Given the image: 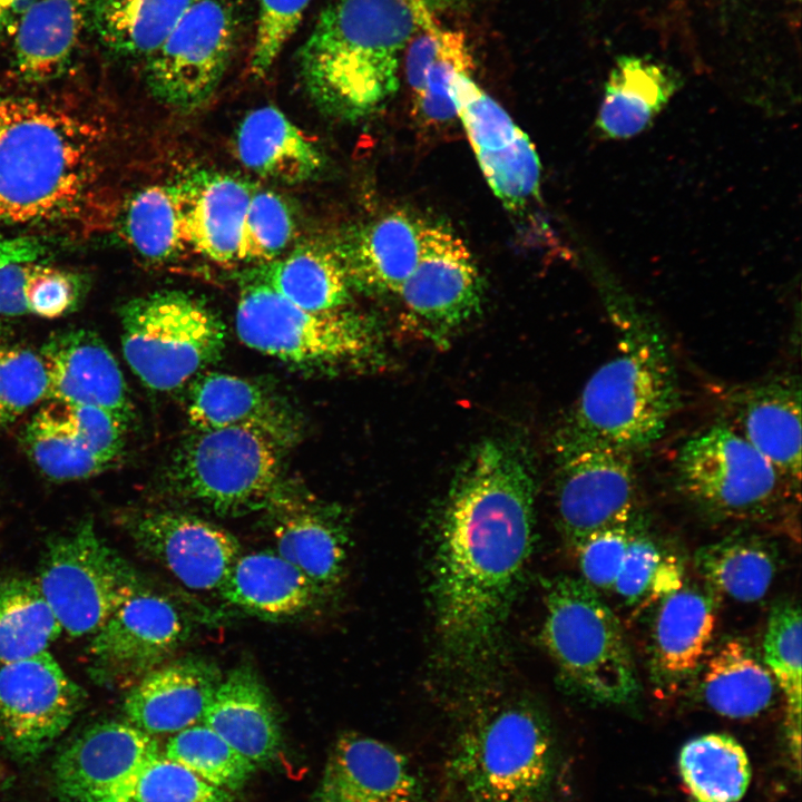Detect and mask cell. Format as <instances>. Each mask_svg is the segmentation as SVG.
Segmentation results:
<instances>
[{"instance_id":"6da1fadb","label":"cell","mask_w":802,"mask_h":802,"mask_svg":"<svg viewBox=\"0 0 802 802\" xmlns=\"http://www.w3.org/2000/svg\"><path fill=\"white\" fill-rule=\"evenodd\" d=\"M535 482L516 442L478 444L458 472L441 516L433 559L437 628L460 666L492 654L534 541Z\"/></svg>"},{"instance_id":"7a4b0ae2","label":"cell","mask_w":802,"mask_h":802,"mask_svg":"<svg viewBox=\"0 0 802 802\" xmlns=\"http://www.w3.org/2000/svg\"><path fill=\"white\" fill-rule=\"evenodd\" d=\"M100 130L55 104L0 96V228L71 221L98 190Z\"/></svg>"},{"instance_id":"3957f363","label":"cell","mask_w":802,"mask_h":802,"mask_svg":"<svg viewBox=\"0 0 802 802\" xmlns=\"http://www.w3.org/2000/svg\"><path fill=\"white\" fill-rule=\"evenodd\" d=\"M419 26L409 0L332 1L297 53L307 94L332 116L374 113L397 91L401 57Z\"/></svg>"},{"instance_id":"277c9868","label":"cell","mask_w":802,"mask_h":802,"mask_svg":"<svg viewBox=\"0 0 802 802\" xmlns=\"http://www.w3.org/2000/svg\"><path fill=\"white\" fill-rule=\"evenodd\" d=\"M677 402L676 373L658 332L622 321L615 354L588 379L554 437L556 458L591 444L635 453L661 439Z\"/></svg>"},{"instance_id":"5b68a950","label":"cell","mask_w":802,"mask_h":802,"mask_svg":"<svg viewBox=\"0 0 802 802\" xmlns=\"http://www.w3.org/2000/svg\"><path fill=\"white\" fill-rule=\"evenodd\" d=\"M448 771L463 802H546L557 773L549 722L524 702L487 708L458 736Z\"/></svg>"},{"instance_id":"8992f818","label":"cell","mask_w":802,"mask_h":802,"mask_svg":"<svg viewBox=\"0 0 802 802\" xmlns=\"http://www.w3.org/2000/svg\"><path fill=\"white\" fill-rule=\"evenodd\" d=\"M542 643L563 679L597 704L624 705L639 695L636 667L620 623L581 578L546 586Z\"/></svg>"},{"instance_id":"52a82bcc","label":"cell","mask_w":802,"mask_h":802,"mask_svg":"<svg viewBox=\"0 0 802 802\" xmlns=\"http://www.w3.org/2000/svg\"><path fill=\"white\" fill-rule=\"evenodd\" d=\"M281 451L245 428L195 430L172 454L166 482L176 497L219 516L272 509L288 497Z\"/></svg>"},{"instance_id":"ba28073f","label":"cell","mask_w":802,"mask_h":802,"mask_svg":"<svg viewBox=\"0 0 802 802\" xmlns=\"http://www.w3.org/2000/svg\"><path fill=\"white\" fill-rule=\"evenodd\" d=\"M124 356L149 389L169 392L218 361L226 327L203 301L177 290L135 297L119 312Z\"/></svg>"},{"instance_id":"9c48e42d","label":"cell","mask_w":802,"mask_h":802,"mask_svg":"<svg viewBox=\"0 0 802 802\" xmlns=\"http://www.w3.org/2000/svg\"><path fill=\"white\" fill-rule=\"evenodd\" d=\"M675 472L683 495L721 520L766 521L800 499V491L727 423L688 438L677 452Z\"/></svg>"},{"instance_id":"30bf717a","label":"cell","mask_w":802,"mask_h":802,"mask_svg":"<svg viewBox=\"0 0 802 802\" xmlns=\"http://www.w3.org/2000/svg\"><path fill=\"white\" fill-rule=\"evenodd\" d=\"M36 581L61 629L72 637L92 635L143 589L134 567L88 517L48 539Z\"/></svg>"},{"instance_id":"8fae6325","label":"cell","mask_w":802,"mask_h":802,"mask_svg":"<svg viewBox=\"0 0 802 802\" xmlns=\"http://www.w3.org/2000/svg\"><path fill=\"white\" fill-rule=\"evenodd\" d=\"M235 327L247 346L310 369L365 356L374 343L373 329L362 315L343 309L307 311L256 282L241 294Z\"/></svg>"},{"instance_id":"7c38bea8","label":"cell","mask_w":802,"mask_h":802,"mask_svg":"<svg viewBox=\"0 0 802 802\" xmlns=\"http://www.w3.org/2000/svg\"><path fill=\"white\" fill-rule=\"evenodd\" d=\"M237 17L227 0H195L146 58L145 76L155 98L189 111L217 90L237 39Z\"/></svg>"},{"instance_id":"4fadbf2b","label":"cell","mask_w":802,"mask_h":802,"mask_svg":"<svg viewBox=\"0 0 802 802\" xmlns=\"http://www.w3.org/2000/svg\"><path fill=\"white\" fill-rule=\"evenodd\" d=\"M86 692L46 652L0 665V740L18 760L33 761L69 727Z\"/></svg>"},{"instance_id":"5bb4252c","label":"cell","mask_w":802,"mask_h":802,"mask_svg":"<svg viewBox=\"0 0 802 802\" xmlns=\"http://www.w3.org/2000/svg\"><path fill=\"white\" fill-rule=\"evenodd\" d=\"M190 624L168 597L140 589L92 635L88 672L102 686H133L187 640Z\"/></svg>"},{"instance_id":"9a60e30c","label":"cell","mask_w":802,"mask_h":802,"mask_svg":"<svg viewBox=\"0 0 802 802\" xmlns=\"http://www.w3.org/2000/svg\"><path fill=\"white\" fill-rule=\"evenodd\" d=\"M633 454L591 444L558 457V526L576 549L590 535L636 519L638 490Z\"/></svg>"},{"instance_id":"2e32d148","label":"cell","mask_w":802,"mask_h":802,"mask_svg":"<svg viewBox=\"0 0 802 802\" xmlns=\"http://www.w3.org/2000/svg\"><path fill=\"white\" fill-rule=\"evenodd\" d=\"M160 754L155 737L129 722L96 723L58 753L53 783L70 802H134L143 775Z\"/></svg>"},{"instance_id":"e0dca14e","label":"cell","mask_w":802,"mask_h":802,"mask_svg":"<svg viewBox=\"0 0 802 802\" xmlns=\"http://www.w3.org/2000/svg\"><path fill=\"white\" fill-rule=\"evenodd\" d=\"M135 547L193 590H217L242 555L238 539L196 515L149 509L121 517Z\"/></svg>"},{"instance_id":"ac0fdd59","label":"cell","mask_w":802,"mask_h":802,"mask_svg":"<svg viewBox=\"0 0 802 802\" xmlns=\"http://www.w3.org/2000/svg\"><path fill=\"white\" fill-rule=\"evenodd\" d=\"M398 294L422 320L451 327L478 311L481 281L466 244L446 227L426 224L418 262Z\"/></svg>"},{"instance_id":"d6986e66","label":"cell","mask_w":802,"mask_h":802,"mask_svg":"<svg viewBox=\"0 0 802 802\" xmlns=\"http://www.w3.org/2000/svg\"><path fill=\"white\" fill-rule=\"evenodd\" d=\"M409 760L376 739L344 732L333 743L312 802H421Z\"/></svg>"},{"instance_id":"ffe728a7","label":"cell","mask_w":802,"mask_h":802,"mask_svg":"<svg viewBox=\"0 0 802 802\" xmlns=\"http://www.w3.org/2000/svg\"><path fill=\"white\" fill-rule=\"evenodd\" d=\"M40 356L48 375L47 399L110 411L129 426L134 407L118 362L105 342L90 330L52 334Z\"/></svg>"},{"instance_id":"44dd1931","label":"cell","mask_w":802,"mask_h":802,"mask_svg":"<svg viewBox=\"0 0 802 802\" xmlns=\"http://www.w3.org/2000/svg\"><path fill=\"white\" fill-rule=\"evenodd\" d=\"M186 413L194 430L245 428L282 450L300 434L299 419L287 402L257 382L227 373L195 376L187 390Z\"/></svg>"},{"instance_id":"7402d4cb","label":"cell","mask_w":802,"mask_h":802,"mask_svg":"<svg viewBox=\"0 0 802 802\" xmlns=\"http://www.w3.org/2000/svg\"><path fill=\"white\" fill-rule=\"evenodd\" d=\"M222 678L218 666L203 657L166 662L130 686L124 712L153 736L173 735L202 721Z\"/></svg>"},{"instance_id":"603a6c76","label":"cell","mask_w":802,"mask_h":802,"mask_svg":"<svg viewBox=\"0 0 802 802\" xmlns=\"http://www.w3.org/2000/svg\"><path fill=\"white\" fill-rule=\"evenodd\" d=\"M175 188L186 245L216 264L243 262L251 185L228 174L200 172Z\"/></svg>"},{"instance_id":"cb8c5ba5","label":"cell","mask_w":802,"mask_h":802,"mask_svg":"<svg viewBox=\"0 0 802 802\" xmlns=\"http://www.w3.org/2000/svg\"><path fill=\"white\" fill-rule=\"evenodd\" d=\"M276 552L304 574L322 596L342 584L351 536L338 509L307 506L290 496L272 508Z\"/></svg>"},{"instance_id":"d4e9b609","label":"cell","mask_w":802,"mask_h":802,"mask_svg":"<svg viewBox=\"0 0 802 802\" xmlns=\"http://www.w3.org/2000/svg\"><path fill=\"white\" fill-rule=\"evenodd\" d=\"M421 221L392 212L349 232L333 248L348 281L372 293H397L419 258Z\"/></svg>"},{"instance_id":"484cf974","label":"cell","mask_w":802,"mask_h":802,"mask_svg":"<svg viewBox=\"0 0 802 802\" xmlns=\"http://www.w3.org/2000/svg\"><path fill=\"white\" fill-rule=\"evenodd\" d=\"M200 722L256 766L270 764L282 750L275 705L250 666L233 668L223 676Z\"/></svg>"},{"instance_id":"4316f807","label":"cell","mask_w":802,"mask_h":802,"mask_svg":"<svg viewBox=\"0 0 802 802\" xmlns=\"http://www.w3.org/2000/svg\"><path fill=\"white\" fill-rule=\"evenodd\" d=\"M739 428L798 491L801 488V385L781 376L741 391L734 399Z\"/></svg>"},{"instance_id":"83f0119b","label":"cell","mask_w":802,"mask_h":802,"mask_svg":"<svg viewBox=\"0 0 802 802\" xmlns=\"http://www.w3.org/2000/svg\"><path fill=\"white\" fill-rule=\"evenodd\" d=\"M716 615L712 595L698 586L683 585L662 599L652 634V665L659 681L677 684L700 667Z\"/></svg>"},{"instance_id":"f1b7e54d","label":"cell","mask_w":802,"mask_h":802,"mask_svg":"<svg viewBox=\"0 0 802 802\" xmlns=\"http://www.w3.org/2000/svg\"><path fill=\"white\" fill-rule=\"evenodd\" d=\"M217 591L232 606L268 620L301 615L323 597L304 574L272 550L241 555Z\"/></svg>"},{"instance_id":"f546056e","label":"cell","mask_w":802,"mask_h":802,"mask_svg":"<svg viewBox=\"0 0 802 802\" xmlns=\"http://www.w3.org/2000/svg\"><path fill=\"white\" fill-rule=\"evenodd\" d=\"M96 0H35L13 32V66L29 81L59 76L89 28Z\"/></svg>"},{"instance_id":"4dcf8cb0","label":"cell","mask_w":802,"mask_h":802,"mask_svg":"<svg viewBox=\"0 0 802 802\" xmlns=\"http://www.w3.org/2000/svg\"><path fill=\"white\" fill-rule=\"evenodd\" d=\"M235 150L247 169L283 184L306 182L324 164L316 144L274 106L253 109L243 118Z\"/></svg>"},{"instance_id":"1f68e13d","label":"cell","mask_w":802,"mask_h":802,"mask_svg":"<svg viewBox=\"0 0 802 802\" xmlns=\"http://www.w3.org/2000/svg\"><path fill=\"white\" fill-rule=\"evenodd\" d=\"M677 88V76L665 66L636 56L618 58L597 114L598 134L607 139H627L643 133Z\"/></svg>"},{"instance_id":"d6a6232c","label":"cell","mask_w":802,"mask_h":802,"mask_svg":"<svg viewBox=\"0 0 802 802\" xmlns=\"http://www.w3.org/2000/svg\"><path fill=\"white\" fill-rule=\"evenodd\" d=\"M777 691L762 656L743 639L723 643L706 662L703 700L722 716L755 717L772 705Z\"/></svg>"},{"instance_id":"836d02e7","label":"cell","mask_w":802,"mask_h":802,"mask_svg":"<svg viewBox=\"0 0 802 802\" xmlns=\"http://www.w3.org/2000/svg\"><path fill=\"white\" fill-rule=\"evenodd\" d=\"M194 1L96 0L89 28L110 53L146 59L160 46Z\"/></svg>"},{"instance_id":"e575fe53","label":"cell","mask_w":802,"mask_h":802,"mask_svg":"<svg viewBox=\"0 0 802 802\" xmlns=\"http://www.w3.org/2000/svg\"><path fill=\"white\" fill-rule=\"evenodd\" d=\"M255 282L290 303L314 312L343 309L350 283L334 250L305 245L283 258L264 263Z\"/></svg>"},{"instance_id":"d590c367","label":"cell","mask_w":802,"mask_h":802,"mask_svg":"<svg viewBox=\"0 0 802 802\" xmlns=\"http://www.w3.org/2000/svg\"><path fill=\"white\" fill-rule=\"evenodd\" d=\"M694 564L710 587L742 603L761 599L779 569L774 547L755 536H733L705 545L695 552Z\"/></svg>"},{"instance_id":"8d00e7d4","label":"cell","mask_w":802,"mask_h":802,"mask_svg":"<svg viewBox=\"0 0 802 802\" xmlns=\"http://www.w3.org/2000/svg\"><path fill=\"white\" fill-rule=\"evenodd\" d=\"M678 770L693 802H739L752 777L744 747L723 733L686 742L678 755Z\"/></svg>"},{"instance_id":"74e56055","label":"cell","mask_w":802,"mask_h":802,"mask_svg":"<svg viewBox=\"0 0 802 802\" xmlns=\"http://www.w3.org/2000/svg\"><path fill=\"white\" fill-rule=\"evenodd\" d=\"M23 444L36 467L56 481L82 480L110 468L79 434L61 402L51 401L31 418Z\"/></svg>"},{"instance_id":"f35d334b","label":"cell","mask_w":802,"mask_h":802,"mask_svg":"<svg viewBox=\"0 0 802 802\" xmlns=\"http://www.w3.org/2000/svg\"><path fill=\"white\" fill-rule=\"evenodd\" d=\"M61 632L36 579L0 578V665L46 652Z\"/></svg>"},{"instance_id":"ab89813d","label":"cell","mask_w":802,"mask_h":802,"mask_svg":"<svg viewBox=\"0 0 802 802\" xmlns=\"http://www.w3.org/2000/svg\"><path fill=\"white\" fill-rule=\"evenodd\" d=\"M800 606L792 600L774 605L769 614L762 659L785 702V737L798 773L801 756L802 668Z\"/></svg>"},{"instance_id":"60d3db41","label":"cell","mask_w":802,"mask_h":802,"mask_svg":"<svg viewBox=\"0 0 802 802\" xmlns=\"http://www.w3.org/2000/svg\"><path fill=\"white\" fill-rule=\"evenodd\" d=\"M125 236L144 258L164 262L186 246L175 185H153L129 200L124 219Z\"/></svg>"},{"instance_id":"b9f144b4","label":"cell","mask_w":802,"mask_h":802,"mask_svg":"<svg viewBox=\"0 0 802 802\" xmlns=\"http://www.w3.org/2000/svg\"><path fill=\"white\" fill-rule=\"evenodd\" d=\"M163 755L207 783L232 793L241 790L257 769L203 723L173 734Z\"/></svg>"},{"instance_id":"7bdbcfd3","label":"cell","mask_w":802,"mask_h":802,"mask_svg":"<svg viewBox=\"0 0 802 802\" xmlns=\"http://www.w3.org/2000/svg\"><path fill=\"white\" fill-rule=\"evenodd\" d=\"M475 154L490 188L509 209L522 208L538 195L541 166L524 131L502 148Z\"/></svg>"},{"instance_id":"ee69618b","label":"cell","mask_w":802,"mask_h":802,"mask_svg":"<svg viewBox=\"0 0 802 802\" xmlns=\"http://www.w3.org/2000/svg\"><path fill=\"white\" fill-rule=\"evenodd\" d=\"M451 97L475 153L502 148L522 131L470 74L454 77Z\"/></svg>"},{"instance_id":"f6af8a7d","label":"cell","mask_w":802,"mask_h":802,"mask_svg":"<svg viewBox=\"0 0 802 802\" xmlns=\"http://www.w3.org/2000/svg\"><path fill=\"white\" fill-rule=\"evenodd\" d=\"M48 375L39 353L27 348L0 345V426L16 421L47 399Z\"/></svg>"},{"instance_id":"bcb514c9","label":"cell","mask_w":802,"mask_h":802,"mask_svg":"<svg viewBox=\"0 0 802 802\" xmlns=\"http://www.w3.org/2000/svg\"><path fill=\"white\" fill-rule=\"evenodd\" d=\"M294 222L286 203L271 190L253 193L248 205L243 262H271L293 237Z\"/></svg>"},{"instance_id":"7dc6e473","label":"cell","mask_w":802,"mask_h":802,"mask_svg":"<svg viewBox=\"0 0 802 802\" xmlns=\"http://www.w3.org/2000/svg\"><path fill=\"white\" fill-rule=\"evenodd\" d=\"M134 802H235V796L168 760L162 752L143 775Z\"/></svg>"},{"instance_id":"c3c4849f","label":"cell","mask_w":802,"mask_h":802,"mask_svg":"<svg viewBox=\"0 0 802 802\" xmlns=\"http://www.w3.org/2000/svg\"><path fill=\"white\" fill-rule=\"evenodd\" d=\"M311 0H260L250 71L264 76L299 28Z\"/></svg>"},{"instance_id":"681fc988","label":"cell","mask_w":802,"mask_h":802,"mask_svg":"<svg viewBox=\"0 0 802 802\" xmlns=\"http://www.w3.org/2000/svg\"><path fill=\"white\" fill-rule=\"evenodd\" d=\"M638 518V517H637ZM599 530L576 549L581 579L595 590L610 591L638 519Z\"/></svg>"},{"instance_id":"f907efd6","label":"cell","mask_w":802,"mask_h":802,"mask_svg":"<svg viewBox=\"0 0 802 802\" xmlns=\"http://www.w3.org/2000/svg\"><path fill=\"white\" fill-rule=\"evenodd\" d=\"M668 555L637 525L610 591L627 605L653 600L659 573Z\"/></svg>"},{"instance_id":"816d5d0a","label":"cell","mask_w":802,"mask_h":802,"mask_svg":"<svg viewBox=\"0 0 802 802\" xmlns=\"http://www.w3.org/2000/svg\"><path fill=\"white\" fill-rule=\"evenodd\" d=\"M65 404L75 428L89 448L109 467L115 464L123 454L128 424L98 407Z\"/></svg>"},{"instance_id":"f5cc1de1","label":"cell","mask_w":802,"mask_h":802,"mask_svg":"<svg viewBox=\"0 0 802 802\" xmlns=\"http://www.w3.org/2000/svg\"><path fill=\"white\" fill-rule=\"evenodd\" d=\"M80 288L77 276L40 264L26 290L29 313L46 319L60 317L74 310Z\"/></svg>"},{"instance_id":"db71d44e","label":"cell","mask_w":802,"mask_h":802,"mask_svg":"<svg viewBox=\"0 0 802 802\" xmlns=\"http://www.w3.org/2000/svg\"><path fill=\"white\" fill-rule=\"evenodd\" d=\"M39 265L32 261L0 267V315L19 316L29 313L26 290Z\"/></svg>"},{"instance_id":"11a10c76","label":"cell","mask_w":802,"mask_h":802,"mask_svg":"<svg viewBox=\"0 0 802 802\" xmlns=\"http://www.w3.org/2000/svg\"><path fill=\"white\" fill-rule=\"evenodd\" d=\"M45 252L43 244L33 237L0 233V267L11 263L37 261Z\"/></svg>"},{"instance_id":"9f6ffc18","label":"cell","mask_w":802,"mask_h":802,"mask_svg":"<svg viewBox=\"0 0 802 802\" xmlns=\"http://www.w3.org/2000/svg\"><path fill=\"white\" fill-rule=\"evenodd\" d=\"M35 0H0V45L12 36L21 17Z\"/></svg>"},{"instance_id":"6f0895ef","label":"cell","mask_w":802,"mask_h":802,"mask_svg":"<svg viewBox=\"0 0 802 802\" xmlns=\"http://www.w3.org/2000/svg\"><path fill=\"white\" fill-rule=\"evenodd\" d=\"M2 338H3V330H2V326H1V324H0V345L3 344V343H2Z\"/></svg>"},{"instance_id":"680465c9","label":"cell","mask_w":802,"mask_h":802,"mask_svg":"<svg viewBox=\"0 0 802 802\" xmlns=\"http://www.w3.org/2000/svg\"><path fill=\"white\" fill-rule=\"evenodd\" d=\"M2 775H3V773H2V767H1V765H0V783H1V780H2Z\"/></svg>"}]
</instances>
